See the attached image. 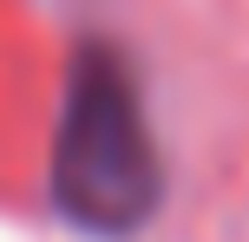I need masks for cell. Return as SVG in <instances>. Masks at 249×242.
<instances>
[{
    "label": "cell",
    "mask_w": 249,
    "mask_h": 242,
    "mask_svg": "<svg viewBox=\"0 0 249 242\" xmlns=\"http://www.w3.org/2000/svg\"><path fill=\"white\" fill-rule=\"evenodd\" d=\"M164 164L144 125L131 65L112 46H86L66 72L59 138H53V203L92 236H124L158 210Z\"/></svg>",
    "instance_id": "obj_1"
}]
</instances>
